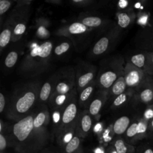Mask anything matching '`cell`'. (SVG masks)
I'll return each instance as SVG.
<instances>
[{"instance_id": "cell-20", "label": "cell", "mask_w": 153, "mask_h": 153, "mask_svg": "<svg viewBox=\"0 0 153 153\" xmlns=\"http://www.w3.org/2000/svg\"><path fill=\"white\" fill-rule=\"evenodd\" d=\"M46 117L44 112H39L34 118L33 121V126L35 131L43 136V133L41 131V128L44 125Z\"/></svg>"}, {"instance_id": "cell-40", "label": "cell", "mask_w": 153, "mask_h": 153, "mask_svg": "<svg viewBox=\"0 0 153 153\" xmlns=\"http://www.w3.org/2000/svg\"><path fill=\"white\" fill-rule=\"evenodd\" d=\"M153 137V119L148 123V137L147 139H152Z\"/></svg>"}, {"instance_id": "cell-38", "label": "cell", "mask_w": 153, "mask_h": 153, "mask_svg": "<svg viewBox=\"0 0 153 153\" xmlns=\"http://www.w3.org/2000/svg\"><path fill=\"white\" fill-rule=\"evenodd\" d=\"M26 26L24 24L19 23L17 25L14 29V33L16 35H22L25 32Z\"/></svg>"}, {"instance_id": "cell-47", "label": "cell", "mask_w": 153, "mask_h": 153, "mask_svg": "<svg viewBox=\"0 0 153 153\" xmlns=\"http://www.w3.org/2000/svg\"><path fill=\"white\" fill-rule=\"evenodd\" d=\"M146 51H153V43L148 48V49L146 50Z\"/></svg>"}, {"instance_id": "cell-36", "label": "cell", "mask_w": 153, "mask_h": 153, "mask_svg": "<svg viewBox=\"0 0 153 153\" xmlns=\"http://www.w3.org/2000/svg\"><path fill=\"white\" fill-rule=\"evenodd\" d=\"M146 72L151 76H153V51H151L149 56Z\"/></svg>"}, {"instance_id": "cell-51", "label": "cell", "mask_w": 153, "mask_h": 153, "mask_svg": "<svg viewBox=\"0 0 153 153\" xmlns=\"http://www.w3.org/2000/svg\"><path fill=\"white\" fill-rule=\"evenodd\" d=\"M152 140H153V137H152Z\"/></svg>"}, {"instance_id": "cell-41", "label": "cell", "mask_w": 153, "mask_h": 153, "mask_svg": "<svg viewBox=\"0 0 153 153\" xmlns=\"http://www.w3.org/2000/svg\"><path fill=\"white\" fill-rule=\"evenodd\" d=\"M66 95L65 94H59L58 95L56 98V100H55V102H56V103L58 105H62L65 100H66Z\"/></svg>"}, {"instance_id": "cell-25", "label": "cell", "mask_w": 153, "mask_h": 153, "mask_svg": "<svg viewBox=\"0 0 153 153\" xmlns=\"http://www.w3.org/2000/svg\"><path fill=\"white\" fill-rule=\"evenodd\" d=\"M11 31L10 30L6 29H4L0 35V46L1 47H5L10 42L11 38Z\"/></svg>"}, {"instance_id": "cell-11", "label": "cell", "mask_w": 153, "mask_h": 153, "mask_svg": "<svg viewBox=\"0 0 153 153\" xmlns=\"http://www.w3.org/2000/svg\"><path fill=\"white\" fill-rule=\"evenodd\" d=\"M63 148L62 153H84L81 144L80 137L76 134Z\"/></svg>"}, {"instance_id": "cell-46", "label": "cell", "mask_w": 153, "mask_h": 153, "mask_svg": "<svg viewBox=\"0 0 153 153\" xmlns=\"http://www.w3.org/2000/svg\"><path fill=\"white\" fill-rule=\"evenodd\" d=\"M106 153H117V152L116 151L115 149L113 146H111L107 149Z\"/></svg>"}, {"instance_id": "cell-45", "label": "cell", "mask_w": 153, "mask_h": 153, "mask_svg": "<svg viewBox=\"0 0 153 153\" xmlns=\"http://www.w3.org/2000/svg\"><path fill=\"white\" fill-rule=\"evenodd\" d=\"M59 118H60V114L59 112H56L54 113L53 114V120H54V121L55 123H57L59 120Z\"/></svg>"}, {"instance_id": "cell-42", "label": "cell", "mask_w": 153, "mask_h": 153, "mask_svg": "<svg viewBox=\"0 0 153 153\" xmlns=\"http://www.w3.org/2000/svg\"><path fill=\"white\" fill-rule=\"evenodd\" d=\"M5 97L2 93H0V112H2L5 107Z\"/></svg>"}, {"instance_id": "cell-35", "label": "cell", "mask_w": 153, "mask_h": 153, "mask_svg": "<svg viewBox=\"0 0 153 153\" xmlns=\"http://www.w3.org/2000/svg\"><path fill=\"white\" fill-rule=\"evenodd\" d=\"M93 90V88L92 86H88L87 88H85L80 94V100L83 102L87 100L88 98L90 97V94H91Z\"/></svg>"}, {"instance_id": "cell-8", "label": "cell", "mask_w": 153, "mask_h": 153, "mask_svg": "<svg viewBox=\"0 0 153 153\" xmlns=\"http://www.w3.org/2000/svg\"><path fill=\"white\" fill-rule=\"evenodd\" d=\"M92 120L88 114H84L80 118L78 124L77 134L79 137H84L91 129Z\"/></svg>"}, {"instance_id": "cell-18", "label": "cell", "mask_w": 153, "mask_h": 153, "mask_svg": "<svg viewBox=\"0 0 153 153\" xmlns=\"http://www.w3.org/2000/svg\"><path fill=\"white\" fill-rule=\"evenodd\" d=\"M127 87V85L125 81L124 76H120L113 84L112 93L114 95L119 96L121 94L125 92Z\"/></svg>"}, {"instance_id": "cell-13", "label": "cell", "mask_w": 153, "mask_h": 153, "mask_svg": "<svg viewBox=\"0 0 153 153\" xmlns=\"http://www.w3.org/2000/svg\"><path fill=\"white\" fill-rule=\"evenodd\" d=\"M136 17V14L131 11L120 13L118 14V24L121 28H126Z\"/></svg>"}, {"instance_id": "cell-10", "label": "cell", "mask_w": 153, "mask_h": 153, "mask_svg": "<svg viewBox=\"0 0 153 153\" xmlns=\"http://www.w3.org/2000/svg\"><path fill=\"white\" fill-rule=\"evenodd\" d=\"M112 146L117 153H136L134 145L130 144L122 138L115 139L112 143Z\"/></svg>"}, {"instance_id": "cell-43", "label": "cell", "mask_w": 153, "mask_h": 153, "mask_svg": "<svg viewBox=\"0 0 153 153\" xmlns=\"http://www.w3.org/2000/svg\"><path fill=\"white\" fill-rule=\"evenodd\" d=\"M129 5V2L126 0H121L118 2V6L121 9H125Z\"/></svg>"}, {"instance_id": "cell-9", "label": "cell", "mask_w": 153, "mask_h": 153, "mask_svg": "<svg viewBox=\"0 0 153 153\" xmlns=\"http://www.w3.org/2000/svg\"><path fill=\"white\" fill-rule=\"evenodd\" d=\"M130 125V119L127 116H122L118 118L113 126V131L117 135H121L126 133Z\"/></svg>"}, {"instance_id": "cell-48", "label": "cell", "mask_w": 153, "mask_h": 153, "mask_svg": "<svg viewBox=\"0 0 153 153\" xmlns=\"http://www.w3.org/2000/svg\"><path fill=\"white\" fill-rule=\"evenodd\" d=\"M99 128H100V124H98L95 127V130H96V131H97L98 130H99Z\"/></svg>"}, {"instance_id": "cell-16", "label": "cell", "mask_w": 153, "mask_h": 153, "mask_svg": "<svg viewBox=\"0 0 153 153\" xmlns=\"http://www.w3.org/2000/svg\"><path fill=\"white\" fill-rule=\"evenodd\" d=\"M148 123L149 122L144 120L142 117L138 119L137 142L144 139H147Z\"/></svg>"}, {"instance_id": "cell-5", "label": "cell", "mask_w": 153, "mask_h": 153, "mask_svg": "<svg viewBox=\"0 0 153 153\" xmlns=\"http://www.w3.org/2000/svg\"><path fill=\"white\" fill-rule=\"evenodd\" d=\"M139 43L143 50H146L153 43V20L151 25L142 29L139 35Z\"/></svg>"}, {"instance_id": "cell-34", "label": "cell", "mask_w": 153, "mask_h": 153, "mask_svg": "<svg viewBox=\"0 0 153 153\" xmlns=\"http://www.w3.org/2000/svg\"><path fill=\"white\" fill-rule=\"evenodd\" d=\"M137 153H153V148L149 143H146L140 145Z\"/></svg>"}, {"instance_id": "cell-23", "label": "cell", "mask_w": 153, "mask_h": 153, "mask_svg": "<svg viewBox=\"0 0 153 153\" xmlns=\"http://www.w3.org/2000/svg\"><path fill=\"white\" fill-rule=\"evenodd\" d=\"M82 23L88 27H97L100 25L102 20L97 17H88L82 20Z\"/></svg>"}, {"instance_id": "cell-1", "label": "cell", "mask_w": 153, "mask_h": 153, "mask_svg": "<svg viewBox=\"0 0 153 153\" xmlns=\"http://www.w3.org/2000/svg\"><path fill=\"white\" fill-rule=\"evenodd\" d=\"M34 118L27 115L13 125V134L16 150L21 153H32L39 150L44 145V137L34 128Z\"/></svg>"}, {"instance_id": "cell-14", "label": "cell", "mask_w": 153, "mask_h": 153, "mask_svg": "<svg viewBox=\"0 0 153 153\" xmlns=\"http://www.w3.org/2000/svg\"><path fill=\"white\" fill-rule=\"evenodd\" d=\"M136 19L137 24L141 26L142 29L149 26L152 22L151 14L149 11L138 12L136 14Z\"/></svg>"}, {"instance_id": "cell-29", "label": "cell", "mask_w": 153, "mask_h": 153, "mask_svg": "<svg viewBox=\"0 0 153 153\" xmlns=\"http://www.w3.org/2000/svg\"><path fill=\"white\" fill-rule=\"evenodd\" d=\"M93 78V74L92 72H87L82 75L78 79V85L80 87L85 86Z\"/></svg>"}, {"instance_id": "cell-15", "label": "cell", "mask_w": 153, "mask_h": 153, "mask_svg": "<svg viewBox=\"0 0 153 153\" xmlns=\"http://www.w3.org/2000/svg\"><path fill=\"white\" fill-rule=\"evenodd\" d=\"M117 75L113 71H106L100 77V83L105 88H109L116 81Z\"/></svg>"}, {"instance_id": "cell-28", "label": "cell", "mask_w": 153, "mask_h": 153, "mask_svg": "<svg viewBox=\"0 0 153 153\" xmlns=\"http://www.w3.org/2000/svg\"><path fill=\"white\" fill-rule=\"evenodd\" d=\"M51 85L48 82H45L42 85L40 91V94H39L40 99L42 100L45 101L48 99L51 92Z\"/></svg>"}, {"instance_id": "cell-24", "label": "cell", "mask_w": 153, "mask_h": 153, "mask_svg": "<svg viewBox=\"0 0 153 153\" xmlns=\"http://www.w3.org/2000/svg\"><path fill=\"white\" fill-rule=\"evenodd\" d=\"M133 92L132 91H130L128 92H124L120 95L118 96L114 100L113 104L115 106H119L123 103H124L128 99L130 96H132Z\"/></svg>"}, {"instance_id": "cell-44", "label": "cell", "mask_w": 153, "mask_h": 153, "mask_svg": "<svg viewBox=\"0 0 153 153\" xmlns=\"http://www.w3.org/2000/svg\"><path fill=\"white\" fill-rule=\"evenodd\" d=\"M39 52H40V47H39V46H36L35 47H34L32 49V51L30 53V54L33 57L38 56Z\"/></svg>"}, {"instance_id": "cell-4", "label": "cell", "mask_w": 153, "mask_h": 153, "mask_svg": "<svg viewBox=\"0 0 153 153\" xmlns=\"http://www.w3.org/2000/svg\"><path fill=\"white\" fill-rule=\"evenodd\" d=\"M35 100V94L33 91H27L20 96L15 104L18 114H25L33 105Z\"/></svg>"}, {"instance_id": "cell-37", "label": "cell", "mask_w": 153, "mask_h": 153, "mask_svg": "<svg viewBox=\"0 0 153 153\" xmlns=\"http://www.w3.org/2000/svg\"><path fill=\"white\" fill-rule=\"evenodd\" d=\"M10 2L7 0H1L0 1V14L2 15L5 13L10 8Z\"/></svg>"}, {"instance_id": "cell-30", "label": "cell", "mask_w": 153, "mask_h": 153, "mask_svg": "<svg viewBox=\"0 0 153 153\" xmlns=\"http://www.w3.org/2000/svg\"><path fill=\"white\" fill-rule=\"evenodd\" d=\"M142 118L148 122L153 119V103L147 105L143 112Z\"/></svg>"}, {"instance_id": "cell-19", "label": "cell", "mask_w": 153, "mask_h": 153, "mask_svg": "<svg viewBox=\"0 0 153 153\" xmlns=\"http://www.w3.org/2000/svg\"><path fill=\"white\" fill-rule=\"evenodd\" d=\"M108 44H109L108 39L106 37L102 38L96 42V44L94 45L93 47V51L94 54L96 55H99L100 54H102L106 50L108 47Z\"/></svg>"}, {"instance_id": "cell-12", "label": "cell", "mask_w": 153, "mask_h": 153, "mask_svg": "<svg viewBox=\"0 0 153 153\" xmlns=\"http://www.w3.org/2000/svg\"><path fill=\"white\" fill-rule=\"evenodd\" d=\"M137 127L138 119L130 124L125 133V140L133 145L137 142Z\"/></svg>"}, {"instance_id": "cell-50", "label": "cell", "mask_w": 153, "mask_h": 153, "mask_svg": "<svg viewBox=\"0 0 153 153\" xmlns=\"http://www.w3.org/2000/svg\"><path fill=\"white\" fill-rule=\"evenodd\" d=\"M43 153H53V152H43Z\"/></svg>"}, {"instance_id": "cell-22", "label": "cell", "mask_w": 153, "mask_h": 153, "mask_svg": "<svg viewBox=\"0 0 153 153\" xmlns=\"http://www.w3.org/2000/svg\"><path fill=\"white\" fill-rule=\"evenodd\" d=\"M40 52L39 53L38 56L45 58L48 57L52 50V44L50 42H45L41 44L40 46Z\"/></svg>"}, {"instance_id": "cell-32", "label": "cell", "mask_w": 153, "mask_h": 153, "mask_svg": "<svg viewBox=\"0 0 153 153\" xmlns=\"http://www.w3.org/2000/svg\"><path fill=\"white\" fill-rule=\"evenodd\" d=\"M69 90V86L65 82H59L56 86V91L60 94H65Z\"/></svg>"}, {"instance_id": "cell-3", "label": "cell", "mask_w": 153, "mask_h": 153, "mask_svg": "<svg viewBox=\"0 0 153 153\" xmlns=\"http://www.w3.org/2000/svg\"><path fill=\"white\" fill-rule=\"evenodd\" d=\"M136 97L137 101L147 105L153 103V76L148 78L136 90Z\"/></svg>"}, {"instance_id": "cell-6", "label": "cell", "mask_w": 153, "mask_h": 153, "mask_svg": "<svg viewBox=\"0 0 153 153\" xmlns=\"http://www.w3.org/2000/svg\"><path fill=\"white\" fill-rule=\"evenodd\" d=\"M77 112V108L74 103H70L63 112L62 119L61 131L69 128L68 126L75 119Z\"/></svg>"}, {"instance_id": "cell-21", "label": "cell", "mask_w": 153, "mask_h": 153, "mask_svg": "<svg viewBox=\"0 0 153 153\" xmlns=\"http://www.w3.org/2000/svg\"><path fill=\"white\" fill-rule=\"evenodd\" d=\"M87 30V26L82 23H74L69 27V30L72 34H79L84 33Z\"/></svg>"}, {"instance_id": "cell-7", "label": "cell", "mask_w": 153, "mask_h": 153, "mask_svg": "<svg viewBox=\"0 0 153 153\" xmlns=\"http://www.w3.org/2000/svg\"><path fill=\"white\" fill-rule=\"evenodd\" d=\"M151 51L143 50L133 55L130 58V63L136 68L146 71L147 63Z\"/></svg>"}, {"instance_id": "cell-2", "label": "cell", "mask_w": 153, "mask_h": 153, "mask_svg": "<svg viewBox=\"0 0 153 153\" xmlns=\"http://www.w3.org/2000/svg\"><path fill=\"white\" fill-rule=\"evenodd\" d=\"M149 76L146 71L136 68L129 62L126 65L124 76L127 87L137 90Z\"/></svg>"}, {"instance_id": "cell-17", "label": "cell", "mask_w": 153, "mask_h": 153, "mask_svg": "<svg viewBox=\"0 0 153 153\" xmlns=\"http://www.w3.org/2000/svg\"><path fill=\"white\" fill-rule=\"evenodd\" d=\"M74 127H70L62 131L61 135L59 137V143L63 148L67 143H68L74 137Z\"/></svg>"}, {"instance_id": "cell-31", "label": "cell", "mask_w": 153, "mask_h": 153, "mask_svg": "<svg viewBox=\"0 0 153 153\" xmlns=\"http://www.w3.org/2000/svg\"><path fill=\"white\" fill-rule=\"evenodd\" d=\"M149 1L146 0H142L140 1H137L134 3L133 7L134 9L137 10L139 12L140 11H146V8L149 7Z\"/></svg>"}, {"instance_id": "cell-26", "label": "cell", "mask_w": 153, "mask_h": 153, "mask_svg": "<svg viewBox=\"0 0 153 153\" xmlns=\"http://www.w3.org/2000/svg\"><path fill=\"white\" fill-rule=\"evenodd\" d=\"M102 101L100 99H96L94 100L90 104L89 108L90 113L92 115H96L100 111L102 107Z\"/></svg>"}, {"instance_id": "cell-27", "label": "cell", "mask_w": 153, "mask_h": 153, "mask_svg": "<svg viewBox=\"0 0 153 153\" xmlns=\"http://www.w3.org/2000/svg\"><path fill=\"white\" fill-rule=\"evenodd\" d=\"M18 57V54L15 51H11L8 53L5 60V66L8 68L13 67L16 63Z\"/></svg>"}, {"instance_id": "cell-49", "label": "cell", "mask_w": 153, "mask_h": 153, "mask_svg": "<svg viewBox=\"0 0 153 153\" xmlns=\"http://www.w3.org/2000/svg\"><path fill=\"white\" fill-rule=\"evenodd\" d=\"M81 1H82V0H74V2H80Z\"/></svg>"}, {"instance_id": "cell-33", "label": "cell", "mask_w": 153, "mask_h": 153, "mask_svg": "<svg viewBox=\"0 0 153 153\" xmlns=\"http://www.w3.org/2000/svg\"><path fill=\"white\" fill-rule=\"evenodd\" d=\"M69 48V44L68 42H63L56 47L54 52L57 55H60L67 51Z\"/></svg>"}, {"instance_id": "cell-39", "label": "cell", "mask_w": 153, "mask_h": 153, "mask_svg": "<svg viewBox=\"0 0 153 153\" xmlns=\"http://www.w3.org/2000/svg\"><path fill=\"white\" fill-rule=\"evenodd\" d=\"M7 146V142L6 138L2 133H1L0 134V151L2 152L5 149Z\"/></svg>"}]
</instances>
